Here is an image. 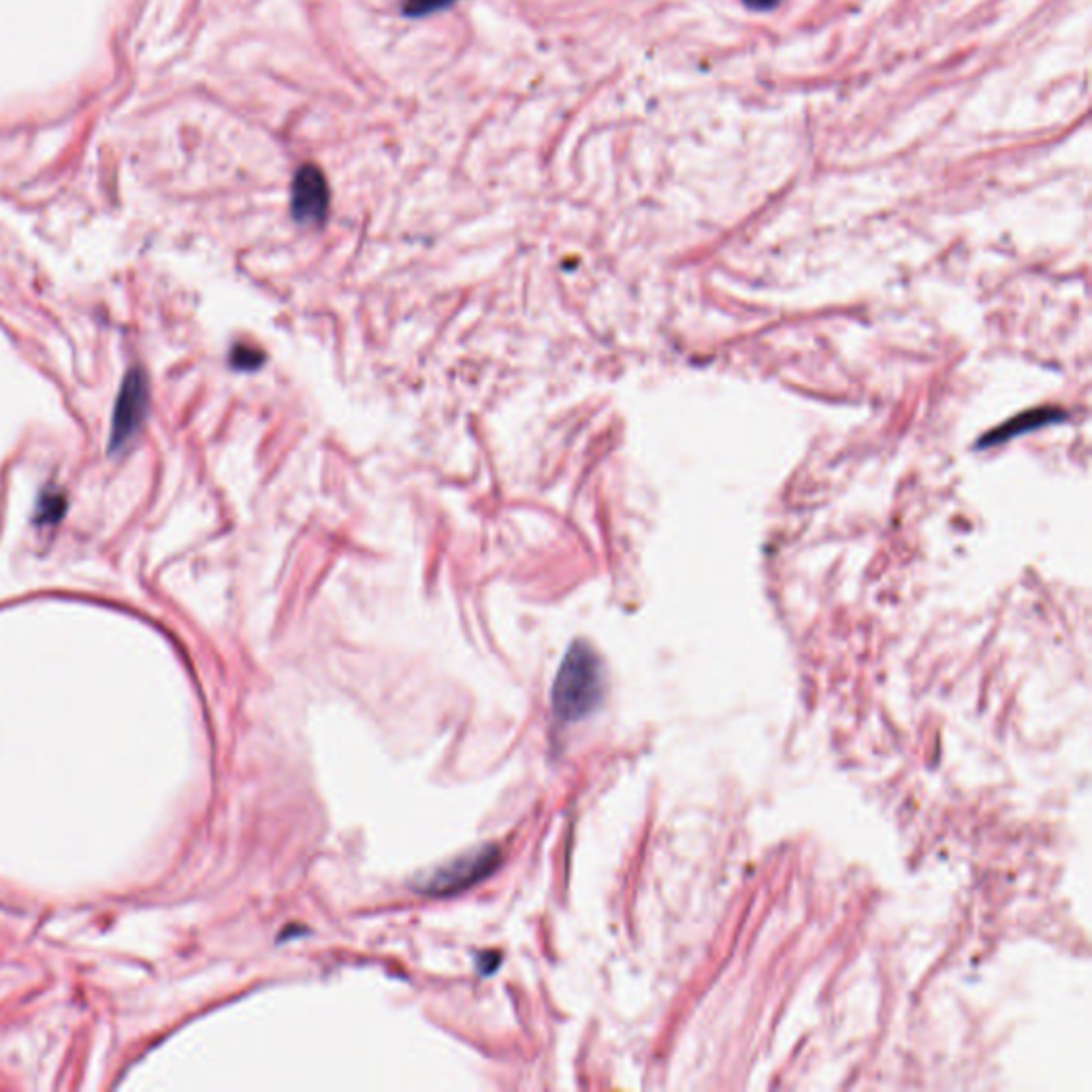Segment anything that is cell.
I'll list each match as a JSON object with an SVG mask.
<instances>
[{"mask_svg": "<svg viewBox=\"0 0 1092 1092\" xmlns=\"http://www.w3.org/2000/svg\"><path fill=\"white\" fill-rule=\"evenodd\" d=\"M602 700V664L594 648L575 642L560 666L553 685V711L560 721L587 717Z\"/></svg>", "mask_w": 1092, "mask_h": 1092, "instance_id": "cell-1", "label": "cell"}, {"mask_svg": "<svg viewBox=\"0 0 1092 1092\" xmlns=\"http://www.w3.org/2000/svg\"><path fill=\"white\" fill-rule=\"evenodd\" d=\"M500 860H502V855H500L497 847H493V845L481 847L476 851H470L440 868H435L433 872H429L425 880H420L416 884V890H420L425 895H435V897L462 892V890L472 888L474 884L483 882L485 878H489L491 872L497 868Z\"/></svg>", "mask_w": 1092, "mask_h": 1092, "instance_id": "cell-2", "label": "cell"}, {"mask_svg": "<svg viewBox=\"0 0 1092 1092\" xmlns=\"http://www.w3.org/2000/svg\"><path fill=\"white\" fill-rule=\"evenodd\" d=\"M148 378L146 374L135 368L125 376V382L120 387L116 408H114V420H112V438H109V451L116 453L125 449L142 427L146 412H148Z\"/></svg>", "mask_w": 1092, "mask_h": 1092, "instance_id": "cell-3", "label": "cell"}, {"mask_svg": "<svg viewBox=\"0 0 1092 1092\" xmlns=\"http://www.w3.org/2000/svg\"><path fill=\"white\" fill-rule=\"evenodd\" d=\"M330 207V190L322 173L307 165L295 175L293 213L301 223H320Z\"/></svg>", "mask_w": 1092, "mask_h": 1092, "instance_id": "cell-4", "label": "cell"}, {"mask_svg": "<svg viewBox=\"0 0 1092 1092\" xmlns=\"http://www.w3.org/2000/svg\"><path fill=\"white\" fill-rule=\"evenodd\" d=\"M62 512H64V497L56 495V493H50L39 504L37 521L39 523H56L62 516Z\"/></svg>", "mask_w": 1092, "mask_h": 1092, "instance_id": "cell-5", "label": "cell"}, {"mask_svg": "<svg viewBox=\"0 0 1092 1092\" xmlns=\"http://www.w3.org/2000/svg\"><path fill=\"white\" fill-rule=\"evenodd\" d=\"M455 0H406V14L408 16H427V14H433V12H440L449 5H453Z\"/></svg>", "mask_w": 1092, "mask_h": 1092, "instance_id": "cell-6", "label": "cell"}, {"mask_svg": "<svg viewBox=\"0 0 1092 1092\" xmlns=\"http://www.w3.org/2000/svg\"><path fill=\"white\" fill-rule=\"evenodd\" d=\"M747 3L751 7H755V10H769V7H773L777 3V0H747Z\"/></svg>", "mask_w": 1092, "mask_h": 1092, "instance_id": "cell-7", "label": "cell"}]
</instances>
